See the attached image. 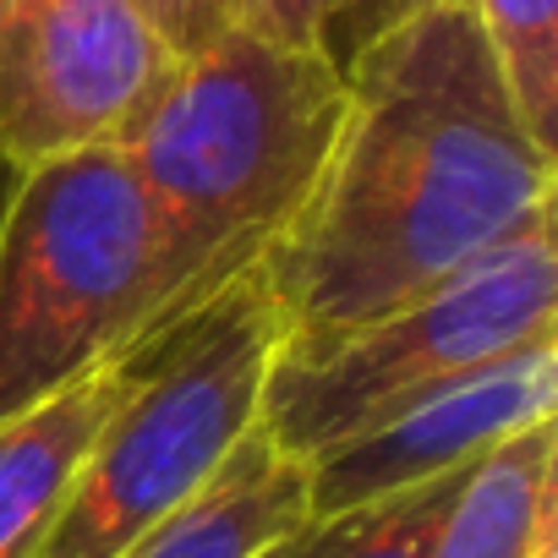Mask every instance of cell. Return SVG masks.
Returning a JSON list of instances; mask_svg holds the SVG:
<instances>
[{
    "mask_svg": "<svg viewBox=\"0 0 558 558\" xmlns=\"http://www.w3.org/2000/svg\"><path fill=\"white\" fill-rule=\"evenodd\" d=\"M345 83L329 170L263 257L286 345L367 329L553 219V154L509 105L471 7L378 34L345 61Z\"/></svg>",
    "mask_w": 558,
    "mask_h": 558,
    "instance_id": "obj_1",
    "label": "cell"
},
{
    "mask_svg": "<svg viewBox=\"0 0 558 558\" xmlns=\"http://www.w3.org/2000/svg\"><path fill=\"white\" fill-rule=\"evenodd\" d=\"M351 110L345 66L230 28L170 83L121 143L165 219L181 307L197 313L241 274L263 268L313 203Z\"/></svg>",
    "mask_w": 558,
    "mask_h": 558,
    "instance_id": "obj_2",
    "label": "cell"
},
{
    "mask_svg": "<svg viewBox=\"0 0 558 558\" xmlns=\"http://www.w3.org/2000/svg\"><path fill=\"white\" fill-rule=\"evenodd\" d=\"M186 318L159 208L121 148L23 170L0 225V422Z\"/></svg>",
    "mask_w": 558,
    "mask_h": 558,
    "instance_id": "obj_3",
    "label": "cell"
},
{
    "mask_svg": "<svg viewBox=\"0 0 558 558\" xmlns=\"http://www.w3.org/2000/svg\"><path fill=\"white\" fill-rule=\"evenodd\" d=\"M286 318L263 268L126 351V389L39 558H116L197 498L257 427Z\"/></svg>",
    "mask_w": 558,
    "mask_h": 558,
    "instance_id": "obj_4",
    "label": "cell"
},
{
    "mask_svg": "<svg viewBox=\"0 0 558 558\" xmlns=\"http://www.w3.org/2000/svg\"><path fill=\"white\" fill-rule=\"evenodd\" d=\"M553 307L558 257L553 219H542L367 329L324 345H279L257 427L274 438V449L313 465L433 389L553 340Z\"/></svg>",
    "mask_w": 558,
    "mask_h": 558,
    "instance_id": "obj_5",
    "label": "cell"
},
{
    "mask_svg": "<svg viewBox=\"0 0 558 558\" xmlns=\"http://www.w3.org/2000/svg\"><path fill=\"white\" fill-rule=\"evenodd\" d=\"M170 72L132 0H0V154L39 170L121 148Z\"/></svg>",
    "mask_w": 558,
    "mask_h": 558,
    "instance_id": "obj_6",
    "label": "cell"
},
{
    "mask_svg": "<svg viewBox=\"0 0 558 558\" xmlns=\"http://www.w3.org/2000/svg\"><path fill=\"white\" fill-rule=\"evenodd\" d=\"M558 400V340L509 351L427 400L405 405L400 416L378 422L373 433L329 449L307 465V514H345L422 482L471 471L504 438H520L553 422Z\"/></svg>",
    "mask_w": 558,
    "mask_h": 558,
    "instance_id": "obj_7",
    "label": "cell"
},
{
    "mask_svg": "<svg viewBox=\"0 0 558 558\" xmlns=\"http://www.w3.org/2000/svg\"><path fill=\"white\" fill-rule=\"evenodd\" d=\"M126 389V356L0 422V558H39Z\"/></svg>",
    "mask_w": 558,
    "mask_h": 558,
    "instance_id": "obj_8",
    "label": "cell"
},
{
    "mask_svg": "<svg viewBox=\"0 0 558 558\" xmlns=\"http://www.w3.org/2000/svg\"><path fill=\"white\" fill-rule=\"evenodd\" d=\"M307 520V465L252 427L214 482L116 558H257Z\"/></svg>",
    "mask_w": 558,
    "mask_h": 558,
    "instance_id": "obj_9",
    "label": "cell"
},
{
    "mask_svg": "<svg viewBox=\"0 0 558 558\" xmlns=\"http://www.w3.org/2000/svg\"><path fill=\"white\" fill-rule=\"evenodd\" d=\"M547 536H553V422L504 438L465 471L427 558H531Z\"/></svg>",
    "mask_w": 558,
    "mask_h": 558,
    "instance_id": "obj_10",
    "label": "cell"
},
{
    "mask_svg": "<svg viewBox=\"0 0 558 558\" xmlns=\"http://www.w3.org/2000/svg\"><path fill=\"white\" fill-rule=\"evenodd\" d=\"M460 482L465 471L345 509V514H307L286 536H274L257 558H427Z\"/></svg>",
    "mask_w": 558,
    "mask_h": 558,
    "instance_id": "obj_11",
    "label": "cell"
},
{
    "mask_svg": "<svg viewBox=\"0 0 558 558\" xmlns=\"http://www.w3.org/2000/svg\"><path fill=\"white\" fill-rule=\"evenodd\" d=\"M525 132L553 154L558 126V0H465Z\"/></svg>",
    "mask_w": 558,
    "mask_h": 558,
    "instance_id": "obj_12",
    "label": "cell"
},
{
    "mask_svg": "<svg viewBox=\"0 0 558 558\" xmlns=\"http://www.w3.org/2000/svg\"><path fill=\"white\" fill-rule=\"evenodd\" d=\"M351 0H241V28L291 45V50H335V34Z\"/></svg>",
    "mask_w": 558,
    "mask_h": 558,
    "instance_id": "obj_13",
    "label": "cell"
},
{
    "mask_svg": "<svg viewBox=\"0 0 558 558\" xmlns=\"http://www.w3.org/2000/svg\"><path fill=\"white\" fill-rule=\"evenodd\" d=\"M132 7L148 17L175 61H192L230 28H241V0H132Z\"/></svg>",
    "mask_w": 558,
    "mask_h": 558,
    "instance_id": "obj_14",
    "label": "cell"
},
{
    "mask_svg": "<svg viewBox=\"0 0 558 558\" xmlns=\"http://www.w3.org/2000/svg\"><path fill=\"white\" fill-rule=\"evenodd\" d=\"M433 7H454V0H351V12H345V23H340L329 56L345 66V61H351L356 50H367L378 34H389V28H400V23L433 12ZM460 7H465V0H460Z\"/></svg>",
    "mask_w": 558,
    "mask_h": 558,
    "instance_id": "obj_15",
    "label": "cell"
},
{
    "mask_svg": "<svg viewBox=\"0 0 558 558\" xmlns=\"http://www.w3.org/2000/svg\"><path fill=\"white\" fill-rule=\"evenodd\" d=\"M17 181H23V170L0 154V225H7V208H12V197H17Z\"/></svg>",
    "mask_w": 558,
    "mask_h": 558,
    "instance_id": "obj_16",
    "label": "cell"
}]
</instances>
